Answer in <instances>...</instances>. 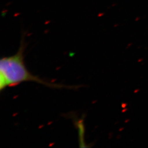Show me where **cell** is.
<instances>
[{
    "label": "cell",
    "instance_id": "cell-1",
    "mask_svg": "<svg viewBox=\"0 0 148 148\" xmlns=\"http://www.w3.org/2000/svg\"><path fill=\"white\" fill-rule=\"evenodd\" d=\"M26 43L23 37L17 52L11 56L2 58L0 61V90L14 87L23 82H32L52 88L76 89L79 86L57 84L46 81L32 74L24 63V51Z\"/></svg>",
    "mask_w": 148,
    "mask_h": 148
}]
</instances>
